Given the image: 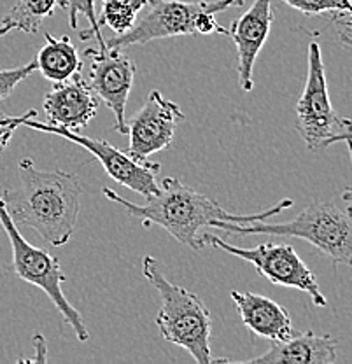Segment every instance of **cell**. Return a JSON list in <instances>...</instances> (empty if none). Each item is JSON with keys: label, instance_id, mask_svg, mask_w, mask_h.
<instances>
[{"label": "cell", "instance_id": "obj_27", "mask_svg": "<svg viewBox=\"0 0 352 364\" xmlns=\"http://www.w3.org/2000/svg\"><path fill=\"white\" fill-rule=\"evenodd\" d=\"M11 30H13V28H11V26H7V25H0V39H2L4 36H7V33H9Z\"/></svg>", "mask_w": 352, "mask_h": 364}, {"label": "cell", "instance_id": "obj_28", "mask_svg": "<svg viewBox=\"0 0 352 364\" xmlns=\"http://www.w3.org/2000/svg\"><path fill=\"white\" fill-rule=\"evenodd\" d=\"M346 140H352V130L349 132V134H346V135H342L338 139V142H346Z\"/></svg>", "mask_w": 352, "mask_h": 364}, {"label": "cell", "instance_id": "obj_22", "mask_svg": "<svg viewBox=\"0 0 352 364\" xmlns=\"http://www.w3.org/2000/svg\"><path fill=\"white\" fill-rule=\"evenodd\" d=\"M33 116H37L36 109H30L28 112L23 114V116H7V114L0 112V154L7 149L14 132L20 127H23L25 119Z\"/></svg>", "mask_w": 352, "mask_h": 364}, {"label": "cell", "instance_id": "obj_12", "mask_svg": "<svg viewBox=\"0 0 352 364\" xmlns=\"http://www.w3.org/2000/svg\"><path fill=\"white\" fill-rule=\"evenodd\" d=\"M272 23H274L272 0H255L252 6L240 18L233 20L228 28V36L232 37L237 48L238 82L244 91H252L255 88L252 70L261 49L270 36Z\"/></svg>", "mask_w": 352, "mask_h": 364}, {"label": "cell", "instance_id": "obj_19", "mask_svg": "<svg viewBox=\"0 0 352 364\" xmlns=\"http://www.w3.org/2000/svg\"><path fill=\"white\" fill-rule=\"evenodd\" d=\"M58 6L69 16L70 28H79V16H85L90 23L88 30H82L79 32V39L81 41H90L97 39L98 49H107L105 48V39L102 36L100 25H98L97 13H95V0H58Z\"/></svg>", "mask_w": 352, "mask_h": 364}, {"label": "cell", "instance_id": "obj_24", "mask_svg": "<svg viewBox=\"0 0 352 364\" xmlns=\"http://www.w3.org/2000/svg\"><path fill=\"white\" fill-rule=\"evenodd\" d=\"M331 20L340 26V28L346 30H352V6L349 9L340 11V13H333Z\"/></svg>", "mask_w": 352, "mask_h": 364}, {"label": "cell", "instance_id": "obj_16", "mask_svg": "<svg viewBox=\"0 0 352 364\" xmlns=\"http://www.w3.org/2000/svg\"><path fill=\"white\" fill-rule=\"evenodd\" d=\"M44 37L46 44L41 48L36 58L37 70L53 85L67 81L74 74H79L82 68V60L70 37H53L51 33H44Z\"/></svg>", "mask_w": 352, "mask_h": 364}, {"label": "cell", "instance_id": "obj_13", "mask_svg": "<svg viewBox=\"0 0 352 364\" xmlns=\"http://www.w3.org/2000/svg\"><path fill=\"white\" fill-rule=\"evenodd\" d=\"M46 123L79 132L88 127L98 112V98L81 74L55 82L43 102Z\"/></svg>", "mask_w": 352, "mask_h": 364}, {"label": "cell", "instance_id": "obj_23", "mask_svg": "<svg viewBox=\"0 0 352 364\" xmlns=\"http://www.w3.org/2000/svg\"><path fill=\"white\" fill-rule=\"evenodd\" d=\"M33 345H36V355H33V358L20 359V363H46L48 352H46V341H44L43 335L33 336Z\"/></svg>", "mask_w": 352, "mask_h": 364}, {"label": "cell", "instance_id": "obj_14", "mask_svg": "<svg viewBox=\"0 0 352 364\" xmlns=\"http://www.w3.org/2000/svg\"><path fill=\"white\" fill-rule=\"evenodd\" d=\"M338 359V341L314 331L294 333L287 340L272 341L270 348L244 363L265 364H333Z\"/></svg>", "mask_w": 352, "mask_h": 364}, {"label": "cell", "instance_id": "obj_4", "mask_svg": "<svg viewBox=\"0 0 352 364\" xmlns=\"http://www.w3.org/2000/svg\"><path fill=\"white\" fill-rule=\"evenodd\" d=\"M214 228L230 235H274L309 242L333 264L352 267V210H342L335 203L312 202L293 221L287 223H218Z\"/></svg>", "mask_w": 352, "mask_h": 364}, {"label": "cell", "instance_id": "obj_20", "mask_svg": "<svg viewBox=\"0 0 352 364\" xmlns=\"http://www.w3.org/2000/svg\"><path fill=\"white\" fill-rule=\"evenodd\" d=\"M293 9L300 11L305 16H321L328 13H340L349 9L352 0H281Z\"/></svg>", "mask_w": 352, "mask_h": 364}, {"label": "cell", "instance_id": "obj_21", "mask_svg": "<svg viewBox=\"0 0 352 364\" xmlns=\"http://www.w3.org/2000/svg\"><path fill=\"white\" fill-rule=\"evenodd\" d=\"M36 70H37L36 60L26 63V65L4 68V70H0V102L6 100V98L13 93L14 88H16L20 82H23L26 77H30Z\"/></svg>", "mask_w": 352, "mask_h": 364}, {"label": "cell", "instance_id": "obj_6", "mask_svg": "<svg viewBox=\"0 0 352 364\" xmlns=\"http://www.w3.org/2000/svg\"><path fill=\"white\" fill-rule=\"evenodd\" d=\"M0 225L9 238L11 247H13V272L23 282L43 289L51 299L55 309L62 314L63 321L70 326L75 338L79 341H88L90 333L86 329L82 316L70 305L67 296L63 294L62 286L63 282H67V275L60 267L58 257L49 254L46 249L36 247L30 242H26L21 231L18 230L16 223L11 219L2 196H0Z\"/></svg>", "mask_w": 352, "mask_h": 364}, {"label": "cell", "instance_id": "obj_15", "mask_svg": "<svg viewBox=\"0 0 352 364\" xmlns=\"http://www.w3.org/2000/svg\"><path fill=\"white\" fill-rule=\"evenodd\" d=\"M230 296L237 305L238 316L245 328L260 338L282 341L297 333L287 310L274 299L256 293H240V291H232Z\"/></svg>", "mask_w": 352, "mask_h": 364}, {"label": "cell", "instance_id": "obj_5", "mask_svg": "<svg viewBox=\"0 0 352 364\" xmlns=\"http://www.w3.org/2000/svg\"><path fill=\"white\" fill-rule=\"evenodd\" d=\"M233 6H244V0H200V2H183V0H149L144 7V14L137 18L128 32L105 41V48H128V46L147 44L153 41L170 39L181 36H210L225 33L215 21V14Z\"/></svg>", "mask_w": 352, "mask_h": 364}, {"label": "cell", "instance_id": "obj_2", "mask_svg": "<svg viewBox=\"0 0 352 364\" xmlns=\"http://www.w3.org/2000/svg\"><path fill=\"white\" fill-rule=\"evenodd\" d=\"M20 186L4 191L11 219L26 226L53 247H62L78 230L82 184L65 170H39L30 158L18 163Z\"/></svg>", "mask_w": 352, "mask_h": 364}, {"label": "cell", "instance_id": "obj_26", "mask_svg": "<svg viewBox=\"0 0 352 364\" xmlns=\"http://www.w3.org/2000/svg\"><path fill=\"white\" fill-rule=\"evenodd\" d=\"M338 37L343 46H349V48H352V30L338 28Z\"/></svg>", "mask_w": 352, "mask_h": 364}, {"label": "cell", "instance_id": "obj_1", "mask_svg": "<svg viewBox=\"0 0 352 364\" xmlns=\"http://www.w3.org/2000/svg\"><path fill=\"white\" fill-rule=\"evenodd\" d=\"M109 202L119 205L128 215L142 223V226L156 225L164 228L166 233L172 235L179 244L186 245L193 250H202L206 247L202 233L206 228H214L218 223H249L267 221L274 215L281 214L286 208L293 207V200L286 198L270 208L256 212V214L237 215L225 210L210 196L195 191L189 186L176 177H166L161 181L160 191L153 196H147L146 203L139 205L124 200L114 189H102Z\"/></svg>", "mask_w": 352, "mask_h": 364}, {"label": "cell", "instance_id": "obj_8", "mask_svg": "<svg viewBox=\"0 0 352 364\" xmlns=\"http://www.w3.org/2000/svg\"><path fill=\"white\" fill-rule=\"evenodd\" d=\"M202 240L206 247L210 245L214 249H221L235 257H240V259L251 263L261 277L270 280L275 286L291 287V289H298L309 294L314 305L319 306V309L328 305L326 296L321 291L314 272L306 267L304 259L298 256L297 250L291 245L265 242L256 247L245 249L237 247V245L223 240L218 235L206 233V231L202 233Z\"/></svg>", "mask_w": 352, "mask_h": 364}, {"label": "cell", "instance_id": "obj_17", "mask_svg": "<svg viewBox=\"0 0 352 364\" xmlns=\"http://www.w3.org/2000/svg\"><path fill=\"white\" fill-rule=\"evenodd\" d=\"M58 0H18L4 16L2 25L26 33L39 32L43 21L53 14Z\"/></svg>", "mask_w": 352, "mask_h": 364}, {"label": "cell", "instance_id": "obj_3", "mask_svg": "<svg viewBox=\"0 0 352 364\" xmlns=\"http://www.w3.org/2000/svg\"><path fill=\"white\" fill-rule=\"evenodd\" d=\"M142 275L160 293L156 326L161 336L184 348L198 364L215 363L210 355V312L203 299L166 279L160 261L153 256L144 257Z\"/></svg>", "mask_w": 352, "mask_h": 364}, {"label": "cell", "instance_id": "obj_25", "mask_svg": "<svg viewBox=\"0 0 352 364\" xmlns=\"http://www.w3.org/2000/svg\"><path fill=\"white\" fill-rule=\"evenodd\" d=\"M346 144H347V147H349V154H351V163H352V140H346ZM343 200H346L347 202V205H349V210H352V182H351V186L349 188L346 189V191H343Z\"/></svg>", "mask_w": 352, "mask_h": 364}, {"label": "cell", "instance_id": "obj_11", "mask_svg": "<svg viewBox=\"0 0 352 364\" xmlns=\"http://www.w3.org/2000/svg\"><path fill=\"white\" fill-rule=\"evenodd\" d=\"M85 55L90 56V88L114 114V130L124 135V109L135 77L134 60L121 48L86 49Z\"/></svg>", "mask_w": 352, "mask_h": 364}, {"label": "cell", "instance_id": "obj_7", "mask_svg": "<svg viewBox=\"0 0 352 364\" xmlns=\"http://www.w3.org/2000/svg\"><path fill=\"white\" fill-rule=\"evenodd\" d=\"M305 88L297 104V132L306 149L316 153L338 142L352 130V121L336 114L329 98L323 51L317 41L309 44Z\"/></svg>", "mask_w": 352, "mask_h": 364}, {"label": "cell", "instance_id": "obj_10", "mask_svg": "<svg viewBox=\"0 0 352 364\" xmlns=\"http://www.w3.org/2000/svg\"><path fill=\"white\" fill-rule=\"evenodd\" d=\"M181 121L184 112L176 102L158 90L149 91L142 107L127 121L128 154L137 161H149L153 154L169 149Z\"/></svg>", "mask_w": 352, "mask_h": 364}, {"label": "cell", "instance_id": "obj_18", "mask_svg": "<svg viewBox=\"0 0 352 364\" xmlns=\"http://www.w3.org/2000/svg\"><path fill=\"white\" fill-rule=\"evenodd\" d=\"M102 9L98 25L112 30L114 36L128 32L137 21L139 13L149 4V0H100Z\"/></svg>", "mask_w": 352, "mask_h": 364}, {"label": "cell", "instance_id": "obj_9", "mask_svg": "<svg viewBox=\"0 0 352 364\" xmlns=\"http://www.w3.org/2000/svg\"><path fill=\"white\" fill-rule=\"evenodd\" d=\"M37 116L28 117L25 119L23 127L32 128V130L44 132V134H53L67 139L69 142L78 144L82 149L88 151L100 161L102 168L105 170L109 177L117 184L124 186V188L132 189L137 195L144 196H153L160 191V184H158L156 176L160 172V163H151V161H137L128 153L117 149V147L111 146L109 142L102 139H92V136H85L78 132L65 130V128L53 127V124L41 123L36 119Z\"/></svg>", "mask_w": 352, "mask_h": 364}]
</instances>
